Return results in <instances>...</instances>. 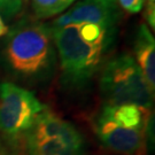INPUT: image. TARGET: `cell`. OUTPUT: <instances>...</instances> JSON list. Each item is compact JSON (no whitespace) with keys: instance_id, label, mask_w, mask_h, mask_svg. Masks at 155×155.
I'll return each mask as SVG.
<instances>
[{"instance_id":"6da1fadb","label":"cell","mask_w":155,"mask_h":155,"mask_svg":"<svg viewBox=\"0 0 155 155\" xmlns=\"http://www.w3.org/2000/svg\"><path fill=\"white\" fill-rule=\"evenodd\" d=\"M51 32L67 82L78 85L89 81L108 44L109 29L90 23H74L61 29H51Z\"/></svg>"},{"instance_id":"7a4b0ae2","label":"cell","mask_w":155,"mask_h":155,"mask_svg":"<svg viewBox=\"0 0 155 155\" xmlns=\"http://www.w3.org/2000/svg\"><path fill=\"white\" fill-rule=\"evenodd\" d=\"M100 90L107 105H137L150 109L153 92L145 82L134 58L122 54L108 62L100 77Z\"/></svg>"},{"instance_id":"3957f363","label":"cell","mask_w":155,"mask_h":155,"mask_svg":"<svg viewBox=\"0 0 155 155\" xmlns=\"http://www.w3.org/2000/svg\"><path fill=\"white\" fill-rule=\"evenodd\" d=\"M29 155H84L82 133L55 113L44 109L27 132Z\"/></svg>"},{"instance_id":"277c9868","label":"cell","mask_w":155,"mask_h":155,"mask_svg":"<svg viewBox=\"0 0 155 155\" xmlns=\"http://www.w3.org/2000/svg\"><path fill=\"white\" fill-rule=\"evenodd\" d=\"M51 29L43 24H29L11 33L6 56L15 71L25 76L37 75L50 64L52 55Z\"/></svg>"},{"instance_id":"5b68a950","label":"cell","mask_w":155,"mask_h":155,"mask_svg":"<svg viewBox=\"0 0 155 155\" xmlns=\"http://www.w3.org/2000/svg\"><path fill=\"white\" fill-rule=\"evenodd\" d=\"M45 109L35 94L15 84L0 85V132L17 137L28 132Z\"/></svg>"},{"instance_id":"8992f818","label":"cell","mask_w":155,"mask_h":155,"mask_svg":"<svg viewBox=\"0 0 155 155\" xmlns=\"http://www.w3.org/2000/svg\"><path fill=\"white\" fill-rule=\"evenodd\" d=\"M94 130L101 144L117 154L138 155L145 147L146 130L116 122L102 109L95 118Z\"/></svg>"},{"instance_id":"52a82bcc","label":"cell","mask_w":155,"mask_h":155,"mask_svg":"<svg viewBox=\"0 0 155 155\" xmlns=\"http://www.w3.org/2000/svg\"><path fill=\"white\" fill-rule=\"evenodd\" d=\"M74 23H90L110 30L114 25L113 2L108 0H79L67 12Z\"/></svg>"},{"instance_id":"ba28073f","label":"cell","mask_w":155,"mask_h":155,"mask_svg":"<svg viewBox=\"0 0 155 155\" xmlns=\"http://www.w3.org/2000/svg\"><path fill=\"white\" fill-rule=\"evenodd\" d=\"M134 61L138 64L145 82L154 93L155 90V41L150 28L141 24L134 41Z\"/></svg>"},{"instance_id":"9c48e42d","label":"cell","mask_w":155,"mask_h":155,"mask_svg":"<svg viewBox=\"0 0 155 155\" xmlns=\"http://www.w3.org/2000/svg\"><path fill=\"white\" fill-rule=\"evenodd\" d=\"M76 0H31L32 11L38 18L55 16L67 9Z\"/></svg>"},{"instance_id":"30bf717a","label":"cell","mask_w":155,"mask_h":155,"mask_svg":"<svg viewBox=\"0 0 155 155\" xmlns=\"http://www.w3.org/2000/svg\"><path fill=\"white\" fill-rule=\"evenodd\" d=\"M22 7L21 0H0V14L6 18L15 16Z\"/></svg>"},{"instance_id":"8fae6325","label":"cell","mask_w":155,"mask_h":155,"mask_svg":"<svg viewBox=\"0 0 155 155\" xmlns=\"http://www.w3.org/2000/svg\"><path fill=\"white\" fill-rule=\"evenodd\" d=\"M123 9L130 14H134L141 11L144 7L145 0H118Z\"/></svg>"},{"instance_id":"7c38bea8","label":"cell","mask_w":155,"mask_h":155,"mask_svg":"<svg viewBox=\"0 0 155 155\" xmlns=\"http://www.w3.org/2000/svg\"><path fill=\"white\" fill-rule=\"evenodd\" d=\"M70 24H74L72 22V20L70 18V16L68 15V13H64V14H62L61 16H59L56 18L55 21L53 22L52 24V30H55V29H61V28H64V27H68V25H70Z\"/></svg>"},{"instance_id":"4fadbf2b","label":"cell","mask_w":155,"mask_h":155,"mask_svg":"<svg viewBox=\"0 0 155 155\" xmlns=\"http://www.w3.org/2000/svg\"><path fill=\"white\" fill-rule=\"evenodd\" d=\"M145 17L147 20L148 25L150 28H155V2H146V9H145Z\"/></svg>"},{"instance_id":"5bb4252c","label":"cell","mask_w":155,"mask_h":155,"mask_svg":"<svg viewBox=\"0 0 155 155\" xmlns=\"http://www.w3.org/2000/svg\"><path fill=\"white\" fill-rule=\"evenodd\" d=\"M7 30H8V29H7V27L5 25V23L2 22V20H1V16H0V37L7 33Z\"/></svg>"},{"instance_id":"9a60e30c","label":"cell","mask_w":155,"mask_h":155,"mask_svg":"<svg viewBox=\"0 0 155 155\" xmlns=\"http://www.w3.org/2000/svg\"><path fill=\"white\" fill-rule=\"evenodd\" d=\"M0 155H6V153L2 150H0Z\"/></svg>"},{"instance_id":"2e32d148","label":"cell","mask_w":155,"mask_h":155,"mask_svg":"<svg viewBox=\"0 0 155 155\" xmlns=\"http://www.w3.org/2000/svg\"><path fill=\"white\" fill-rule=\"evenodd\" d=\"M146 2H155V0H146Z\"/></svg>"},{"instance_id":"e0dca14e","label":"cell","mask_w":155,"mask_h":155,"mask_svg":"<svg viewBox=\"0 0 155 155\" xmlns=\"http://www.w3.org/2000/svg\"><path fill=\"white\" fill-rule=\"evenodd\" d=\"M21 1H22V2H28L29 0H21Z\"/></svg>"},{"instance_id":"ac0fdd59","label":"cell","mask_w":155,"mask_h":155,"mask_svg":"<svg viewBox=\"0 0 155 155\" xmlns=\"http://www.w3.org/2000/svg\"><path fill=\"white\" fill-rule=\"evenodd\" d=\"M108 1H110V2H114V0H108Z\"/></svg>"}]
</instances>
